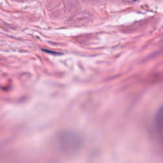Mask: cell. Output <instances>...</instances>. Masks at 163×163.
<instances>
[{"label": "cell", "instance_id": "obj_1", "mask_svg": "<svg viewBox=\"0 0 163 163\" xmlns=\"http://www.w3.org/2000/svg\"><path fill=\"white\" fill-rule=\"evenodd\" d=\"M131 1H136V0H131Z\"/></svg>", "mask_w": 163, "mask_h": 163}]
</instances>
